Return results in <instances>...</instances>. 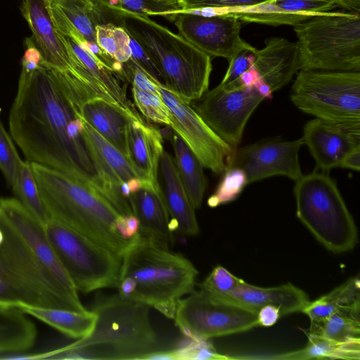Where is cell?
Listing matches in <instances>:
<instances>
[{"instance_id":"cell-4","label":"cell","mask_w":360,"mask_h":360,"mask_svg":"<svg viewBox=\"0 0 360 360\" xmlns=\"http://www.w3.org/2000/svg\"><path fill=\"white\" fill-rule=\"evenodd\" d=\"M198 274L189 259L139 233L121 257L117 289L121 297L174 319L177 301L194 290Z\"/></svg>"},{"instance_id":"cell-19","label":"cell","mask_w":360,"mask_h":360,"mask_svg":"<svg viewBox=\"0 0 360 360\" xmlns=\"http://www.w3.org/2000/svg\"><path fill=\"white\" fill-rule=\"evenodd\" d=\"M302 139L316 162V169L326 172L340 167L343 158L360 146V135L316 117L304 124Z\"/></svg>"},{"instance_id":"cell-9","label":"cell","mask_w":360,"mask_h":360,"mask_svg":"<svg viewBox=\"0 0 360 360\" xmlns=\"http://www.w3.org/2000/svg\"><path fill=\"white\" fill-rule=\"evenodd\" d=\"M290 98L301 111L360 135V72L301 69Z\"/></svg>"},{"instance_id":"cell-6","label":"cell","mask_w":360,"mask_h":360,"mask_svg":"<svg viewBox=\"0 0 360 360\" xmlns=\"http://www.w3.org/2000/svg\"><path fill=\"white\" fill-rule=\"evenodd\" d=\"M112 8L122 17V27L152 58L167 89L187 103L207 91L211 56L146 15Z\"/></svg>"},{"instance_id":"cell-16","label":"cell","mask_w":360,"mask_h":360,"mask_svg":"<svg viewBox=\"0 0 360 360\" xmlns=\"http://www.w3.org/2000/svg\"><path fill=\"white\" fill-rule=\"evenodd\" d=\"M68 76L78 99L82 118L127 156V128L131 118L78 76L71 72Z\"/></svg>"},{"instance_id":"cell-34","label":"cell","mask_w":360,"mask_h":360,"mask_svg":"<svg viewBox=\"0 0 360 360\" xmlns=\"http://www.w3.org/2000/svg\"><path fill=\"white\" fill-rule=\"evenodd\" d=\"M96 43L111 58L124 64L131 58L130 36L122 27L107 23L96 28Z\"/></svg>"},{"instance_id":"cell-43","label":"cell","mask_w":360,"mask_h":360,"mask_svg":"<svg viewBox=\"0 0 360 360\" xmlns=\"http://www.w3.org/2000/svg\"><path fill=\"white\" fill-rule=\"evenodd\" d=\"M25 51L22 58V68L33 70L44 61L41 52L35 44L32 37L25 39Z\"/></svg>"},{"instance_id":"cell-24","label":"cell","mask_w":360,"mask_h":360,"mask_svg":"<svg viewBox=\"0 0 360 360\" xmlns=\"http://www.w3.org/2000/svg\"><path fill=\"white\" fill-rule=\"evenodd\" d=\"M132 214L139 221V234L169 249L174 243L169 228V214L162 191L141 187L128 198Z\"/></svg>"},{"instance_id":"cell-51","label":"cell","mask_w":360,"mask_h":360,"mask_svg":"<svg viewBox=\"0 0 360 360\" xmlns=\"http://www.w3.org/2000/svg\"><path fill=\"white\" fill-rule=\"evenodd\" d=\"M97 4L109 6L110 5L111 0H94Z\"/></svg>"},{"instance_id":"cell-22","label":"cell","mask_w":360,"mask_h":360,"mask_svg":"<svg viewBox=\"0 0 360 360\" xmlns=\"http://www.w3.org/2000/svg\"><path fill=\"white\" fill-rule=\"evenodd\" d=\"M51 18L63 35L77 44H97L96 28L103 24L101 11L94 0H58L47 4Z\"/></svg>"},{"instance_id":"cell-12","label":"cell","mask_w":360,"mask_h":360,"mask_svg":"<svg viewBox=\"0 0 360 360\" xmlns=\"http://www.w3.org/2000/svg\"><path fill=\"white\" fill-rule=\"evenodd\" d=\"M263 100L255 88L236 82L219 84L190 103L214 132L236 148L250 117Z\"/></svg>"},{"instance_id":"cell-42","label":"cell","mask_w":360,"mask_h":360,"mask_svg":"<svg viewBox=\"0 0 360 360\" xmlns=\"http://www.w3.org/2000/svg\"><path fill=\"white\" fill-rule=\"evenodd\" d=\"M130 47L131 59L150 76L162 83L160 72L152 58L146 51L131 36Z\"/></svg>"},{"instance_id":"cell-27","label":"cell","mask_w":360,"mask_h":360,"mask_svg":"<svg viewBox=\"0 0 360 360\" xmlns=\"http://www.w3.org/2000/svg\"><path fill=\"white\" fill-rule=\"evenodd\" d=\"M37 338V329L19 307L0 304V354L26 352Z\"/></svg>"},{"instance_id":"cell-8","label":"cell","mask_w":360,"mask_h":360,"mask_svg":"<svg viewBox=\"0 0 360 360\" xmlns=\"http://www.w3.org/2000/svg\"><path fill=\"white\" fill-rule=\"evenodd\" d=\"M300 70L360 72V14L330 11L293 26Z\"/></svg>"},{"instance_id":"cell-26","label":"cell","mask_w":360,"mask_h":360,"mask_svg":"<svg viewBox=\"0 0 360 360\" xmlns=\"http://www.w3.org/2000/svg\"><path fill=\"white\" fill-rule=\"evenodd\" d=\"M85 134L98 156L104 171L110 180L128 200L131 193L141 187L142 183L134 172L127 156L101 136L83 120Z\"/></svg>"},{"instance_id":"cell-7","label":"cell","mask_w":360,"mask_h":360,"mask_svg":"<svg viewBox=\"0 0 360 360\" xmlns=\"http://www.w3.org/2000/svg\"><path fill=\"white\" fill-rule=\"evenodd\" d=\"M296 214L327 250L340 253L358 241L354 221L337 186L327 172L314 169L295 181Z\"/></svg>"},{"instance_id":"cell-29","label":"cell","mask_w":360,"mask_h":360,"mask_svg":"<svg viewBox=\"0 0 360 360\" xmlns=\"http://www.w3.org/2000/svg\"><path fill=\"white\" fill-rule=\"evenodd\" d=\"M174 162L180 178L195 209L201 206L207 181L203 165L186 142L175 132L172 136Z\"/></svg>"},{"instance_id":"cell-13","label":"cell","mask_w":360,"mask_h":360,"mask_svg":"<svg viewBox=\"0 0 360 360\" xmlns=\"http://www.w3.org/2000/svg\"><path fill=\"white\" fill-rule=\"evenodd\" d=\"M162 98L171 115L170 127L188 146L204 167L217 174H223L234 148L204 122L187 103L159 83Z\"/></svg>"},{"instance_id":"cell-46","label":"cell","mask_w":360,"mask_h":360,"mask_svg":"<svg viewBox=\"0 0 360 360\" xmlns=\"http://www.w3.org/2000/svg\"><path fill=\"white\" fill-rule=\"evenodd\" d=\"M281 316L278 308L272 305H265L257 311L258 326L264 327L272 326Z\"/></svg>"},{"instance_id":"cell-1","label":"cell","mask_w":360,"mask_h":360,"mask_svg":"<svg viewBox=\"0 0 360 360\" xmlns=\"http://www.w3.org/2000/svg\"><path fill=\"white\" fill-rule=\"evenodd\" d=\"M9 129L27 160L90 186L120 213L127 210L85 134L79 101L65 72L43 62L33 70L22 68Z\"/></svg>"},{"instance_id":"cell-31","label":"cell","mask_w":360,"mask_h":360,"mask_svg":"<svg viewBox=\"0 0 360 360\" xmlns=\"http://www.w3.org/2000/svg\"><path fill=\"white\" fill-rule=\"evenodd\" d=\"M304 348L275 356L277 359H360V340L338 342L321 335L307 333Z\"/></svg>"},{"instance_id":"cell-36","label":"cell","mask_w":360,"mask_h":360,"mask_svg":"<svg viewBox=\"0 0 360 360\" xmlns=\"http://www.w3.org/2000/svg\"><path fill=\"white\" fill-rule=\"evenodd\" d=\"M248 184L245 173L238 167H228L215 191L207 199L210 207L231 202L236 199Z\"/></svg>"},{"instance_id":"cell-14","label":"cell","mask_w":360,"mask_h":360,"mask_svg":"<svg viewBox=\"0 0 360 360\" xmlns=\"http://www.w3.org/2000/svg\"><path fill=\"white\" fill-rule=\"evenodd\" d=\"M303 144L302 138L294 141L276 138L235 148L227 168L241 169L246 174L248 184L277 175L285 176L295 181L303 175L298 157Z\"/></svg>"},{"instance_id":"cell-49","label":"cell","mask_w":360,"mask_h":360,"mask_svg":"<svg viewBox=\"0 0 360 360\" xmlns=\"http://www.w3.org/2000/svg\"><path fill=\"white\" fill-rule=\"evenodd\" d=\"M253 88L256 89L264 99H271L273 98V91L271 88L262 77L257 82Z\"/></svg>"},{"instance_id":"cell-23","label":"cell","mask_w":360,"mask_h":360,"mask_svg":"<svg viewBox=\"0 0 360 360\" xmlns=\"http://www.w3.org/2000/svg\"><path fill=\"white\" fill-rule=\"evenodd\" d=\"M265 46L255 51L254 65L273 92L288 84L300 70L299 48L296 41L270 37Z\"/></svg>"},{"instance_id":"cell-45","label":"cell","mask_w":360,"mask_h":360,"mask_svg":"<svg viewBox=\"0 0 360 360\" xmlns=\"http://www.w3.org/2000/svg\"><path fill=\"white\" fill-rule=\"evenodd\" d=\"M22 304L17 291L0 273V304L18 307Z\"/></svg>"},{"instance_id":"cell-11","label":"cell","mask_w":360,"mask_h":360,"mask_svg":"<svg viewBox=\"0 0 360 360\" xmlns=\"http://www.w3.org/2000/svg\"><path fill=\"white\" fill-rule=\"evenodd\" d=\"M173 319L184 336L203 340L258 326L257 311L203 288L177 301Z\"/></svg>"},{"instance_id":"cell-32","label":"cell","mask_w":360,"mask_h":360,"mask_svg":"<svg viewBox=\"0 0 360 360\" xmlns=\"http://www.w3.org/2000/svg\"><path fill=\"white\" fill-rule=\"evenodd\" d=\"M359 279L353 277L317 300L309 302L302 312L310 319L311 323H319L338 307L359 300Z\"/></svg>"},{"instance_id":"cell-39","label":"cell","mask_w":360,"mask_h":360,"mask_svg":"<svg viewBox=\"0 0 360 360\" xmlns=\"http://www.w3.org/2000/svg\"><path fill=\"white\" fill-rule=\"evenodd\" d=\"M22 162L11 138L0 122V169L11 186L15 183Z\"/></svg>"},{"instance_id":"cell-17","label":"cell","mask_w":360,"mask_h":360,"mask_svg":"<svg viewBox=\"0 0 360 360\" xmlns=\"http://www.w3.org/2000/svg\"><path fill=\"white\" fill-rule=\"evenodd\" d=\"M62 38L72 64V73L89 84L131 119L142 120L129 99L126 86L122 84L121 79L74 40L63 34Z\"/></svg>"},{"instance_id":"cell-47","label":"cell","mask_w":360,"mask_h":360,"mask_svg":"<svg viewBox=\"0 0 360 360\" xmlns=\"http://www.w3.org/2000/svg\"><path fill=\"white\" fill-rule=\"evenodd\" d=\"M340 167L359 172L360 146L352 149L343 158L340 162Z\"/></svg>"},{"instance_id":"cell-38","label":"cell","mask_w":360,"mask_h":360,"mask_svg":"<svg viewBox=\"0 0 360 360\" xmlns=\"http://www.w3.org/2000/svg\"><path fill=\"white\" fill-rule=\"evenodd\" d=\"M109 7L148 16H160L181 9L178 0H111Z\"/></svg>"},{"instance_id":"cell-10","label":"cell","mask_w":360,"mask_h":360,"mask_svg":"<svg viewBox=\"0 0 360 360\" xmlns=\"http://www.w3.org/2000/svg\"><path fill=\"white\" fill-rule=\"evenodd\" d=\"M49 240L76 290L83 293L117 288L121 257L93 240L51 218Z\"/></svg>"},{"instance_id":"cell-25","label":"cell","mask_w":360,"mask_h":360,"mask_svg":"<svg viewBox=\"0 0 360 360\" xmlns=\"http://www.w3.org/2000/svg\"><path fill=\"white\" fill-rule=\"evenodd\" d=\"M226 298L255 311L265 305L278 308L281 316L302 311L309 303L307 294L290 283L276 287L262 288L243 279Z\"/></svg>"},{"instance_id":"cell-33","label":"cell","mask_w":360,"mask_h":360,"mask_svg":"<svg viewBox=\"0 0 360 360\" xmlns=\"http://www.w3.org/2000/svg\"><path fill=\"white\" fill-rule=\"evenodd\" d=\"M12 188L22 205L45 225L51 216L41 198L31 163L28 160L22 162Z\"/></svg>"},{"instance_id":"cell-48","label":"cell","mask_w":360,"mask_h":360,"mask_svg":"<svg viewBox=\"0 0 360 360\" xmlns=\"http://www.w3.org/2000/svg\"><path fill=\"white\" fill-rule=\"evenodd\" d=\"M261 77L253 64L239 77L238 82L245 87L253 88L254 85Z\"/></svg>"},{"instance_id":"cell-5","label":"cell","mask_w":360,"mask_h":360,"mask_svg":"<svg viewBox=\"0 0 360 360\" xmlns=\"http://www.w3.org/2000/svg\"><path fill=\"white\" fill-rule=\"evenodd\" d=\"M30 163L51 218L121 257L129 240L122 238L115 228L122 214L90 186L58 170Z\"/></svg>"},{"instance_id":"cell-30","label":"cell","mask_w":360,"mask_h":360,"mask_svg":"<svg viewBox=\"0 0 360 360\" xmlns=\"http://www.w3.org/2000/svg\"><path fill=\"white\" fill-rule=\"evenodd\" d=\"M360 301L338 307L324 320L311 323L310 333L338 342L360 340Z\"/></svg>"},{"instance_id":"cell-35","label":"cell","mask_w":360,"mask_h":360,"mask_svg":"<svg viewBox=\"0 0 360 360\" xmlns=\"http://www.w3.org/2000/svg\"><path fill=\"white\" fill-rule=\"evenodd\" d=\"M133 100L140 113L155 123L171 124V115L160 91L143 90L131 86Z\"/></svg>"},{"instance_id":"cell-37","label":"cell","mask_w":360,"mask_h":360,"mask_svg":"<svg viewBox=\"0 0 360 360\" xmlns=\"http://www.w3.org/2000/svg\"><path fill=\"white\" fill-rule=\"evenodd\" d=\"M174 360L227 359L217 352L209 340L188 338L183 335L176 347L171 349Z\"/></svg>"},{"instance_id":"cell-20","label":"cell","mask_w":360,"mask_h":360,"mask_svg":"<svg viewBox=\"0 0 360 360\" xmlns=\"http://www.w3.org/2000/svg\"><path fill=\"white\" fill-rule=\"evenodd\" d=\"M21 11L32 32L36 46L43 57V63L52 68L73 72L72 64L63 41L44 0H23Z\"/></svg>"},{"instance_id":"cell-3","label":"cell","mask_w":360,"mask_h":360,"mask_svg":"<svg viewBox=\"0 0 360 360\" xmlns=\"http://www.w3.org/2000/svg\"><path fill=\"white\" fill-rule=\"evenodd\" d=\"M150 307L118 293L99 297L91 311V333L65 347L41 353V359H144L163 349L150 321Z\"/></svg>"},{"instance_id":"cell-41","label":"cell","mask_w":360,"mask_h":360,"mask_svg":"<svg viewBox=\"0 0 360 360\" xmlns=\"http://www.w3.org/2000/svg\"><path fill=\"white\" fill-rule=\"evenodd\" d=\"M255 50V47L243 50L232 59L229 63V68L220 84H228L238 82L239 77L254 64Z\"/></svg>"},{"instance_id":"cell-18","label":"cell","mask_w":360,"mask_h":360,"mask_svg":"<svg viewBox=\"0 0 360 360\" xmlns=\"http://www.w3.org/2000/svg\"><path fill=\"white\" fill-rule=\"evenodd\" d=\"M127 158L142 186L160 191L159 165L164 151L161 132L142 120L131 119L126 135Z\"/></svg>"},{"instance_id":"cell-52","label":"cell","mask_w":360,"mask_h":360,"mask_svg":"<svg viewBox=\"0 0 360 360\" xmlns=\"http://www.w3.org/2000/svg\"><path fill=\"white\" fill-rule=\"evenodd\" d=\"M47 4H51L56 2L58 0H44Z\"/></svg>"},{"instance_id":"cell-53","label":"cell","mask_w":360,"mask_h":360,"mask_svg":"<svg viewBox=\"0 0 360 360\" xmlns=\"http://www.w3.org/2000/svg\"><path fill=\"white\" fill-rule=\"evenodd\" d=\"M3 239H4V234H3L2 231L0 229V245L1 244V243L3 241Z\"/></svg>"},{"instance_id":"cell-21","label":"cell","mask_w":360,"mask_h":360,"mask_svg":"<svg viewBox=\"0 0 360 360\" xmlns=\"http://www.w3.org/2000/svg\"><path fill=\"white\" fill-rule=\"evenodd\" d=\"M159 184L166 204L169 221L176 231L184 236H195L200 229L193 205L180 178L174 158L164 150L159 165Z\"/></svg>"},{"instance_id":"cell-15","label":"cell","mask_w":360,"mask_h":360,"mask_svg":"<svg viewBox=\"0 0 360 360\" xmlns=\"http://www.w3.org/2000/svg\"><path fill=\"white\" fill-rule=\"evenodd\" d=\"M170 22L195 47L210 56L226 58L229 63L242 51L254 48L240 37L242 21L233 15L179 14Z\"/></svg>"},{"instance_id":"cell-44","label":"cell","mask_w":360,"mask_h":360,"mask_svg":"<svg viewBox=\"0 0 360 360\" xmlns=\"http://www.w3.org/2000/svg\"><path fill=\"white\" fill-rule=\"evenodd\" d=\"M115 228L122 238L130 240L139 233V221L134 214L120 215Z\"/></svg>"},{"instance_id":"cell-28","label":"cell","mask_w":360,"mask_h":360,"mask_svg":"<svg viewBox=\"0 0 360 360\" xmlns=\"http://www.w3.org/2000/svg\"><path fill=\"white\" fill-rule=\"evenodd\" d=\"M18 307L27 315L46 323L70 338L77 340L91 333L96 320V315L91 310L78 311L23 304Z\"/></svg>"},{"instance_id":"cell-40","label":"cell","mask_w":360,"mask_h":360,"mask_svg":"<svg viewBox=\"0 0 360 360\" xmlns=\"http://www.w3.org/2000/svg\"><path fill=\"white\" fill-rule=\"evenodd\" d=\"M241 280L226 268L219 265L212 269L199 285L200 288L213 295L226 298L238 286Z\"/></svg>"},{"instance_id":"cell-2","label":"cell","mask_w":360,"mask_h":360,"mask_svg":"<svg viewBox=\"0 0 360 360\" xmlns=\"http://www.w3.org/2000/svg\"><path fill=\"white\" fill-rule=\"evenodd\" d=\"M0 273L23 305L87 309L46 236L44 225L15 198L0 199ZM21 305V304H20Z\"/></svg>"},{"instance_id":"cell-50","label":"cell","mask_w":360,"mask_h":360,"mask_svg":"<svg viewBox=\"0 0 360 360\" xmlns=\"http://www.w3.org/2000/svg\"><path fill=\"white\" fill-rule=\"evenodd\" d=\"M334 2L338 7H341L349 12L359 13L360 0H329Z\"/></svg>"}]
</instances>
